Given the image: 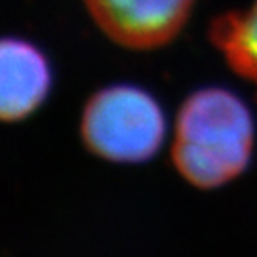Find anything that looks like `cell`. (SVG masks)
Here are the masks:
<instances>
[{
  "label": "cell",
  "mask_w": 257,
  "mask_h": 257,
  "mask_svg": "<svg viewBox=\"0 0 257 257\" xmlns=\"http://www.w3.org/2000/svg\"><path fill=\"white\" fill-rule=\"evenodd\" d=\"M194 0H86L101 31L130 50L168 44L183 29Z\"/></svg>",
  "instance_id": "obj_3"
},
{
  "label": "cell",
  "mask_w": 257,
  "mask_h": 257,
  "mask_svg": "<svg viewBox=\"0 0 257 257\" xmlns=\"http://www.w3.org/2000/svg\"><path fill=\"white\" fill-rule=\"evenodd\" d=\"M211 40L240 76L257 84V0L244 12H229L215 19Z\"/></svg>",
  "instance_id": "obj_5"
},
{
  "label": "cell",
  "mask_w": 257,
  "mask_h": 257,
  "mask_svg": "<svg viewBox=\"0 0 257 257\" xmlns=\"http://www.w3.org/2000/svg\"><path fill=\"white\" fill-rule=\"evenodd\" d=\"M80 136L92 155L120 164H138L160 151L166 120L151 93L118 84L103 88L88 99Z\"/></svg>",
  "instance_id": "obj_2"
},
{
  "label": "cell",
  "mask_w": 257,
  "mask_h": 257,
  "mask_svg": "<svg viewBox=\"0 0 257 257\" xmlns=\"http://www.w3.org/2000/svg\"><path fill=\"white\" fill-rule=\"evenodd\" d=\"M253 120L229 90L204 88L181 105L172 143L177 174L198 189H217L249 164Z\"/></svg>",
  "instance_id": "obj_1"
},
{
  "label": "cell",
  "mask_w": 257,
  "mask_h": 257,
  "mask_svg": "<svg viewBox=\"0 0 257 257\" xmlns=\"http://www.w3.org/2000/svg\"><path fill=\"white\" fill-rule=\"evenodd\" d=\"M0 61V114L8 122L27 118L50 93L52 71L46 55L27 40L6 37Z\"/></svg>",
  "instance_id": "obj_4"
}]
</instances>
